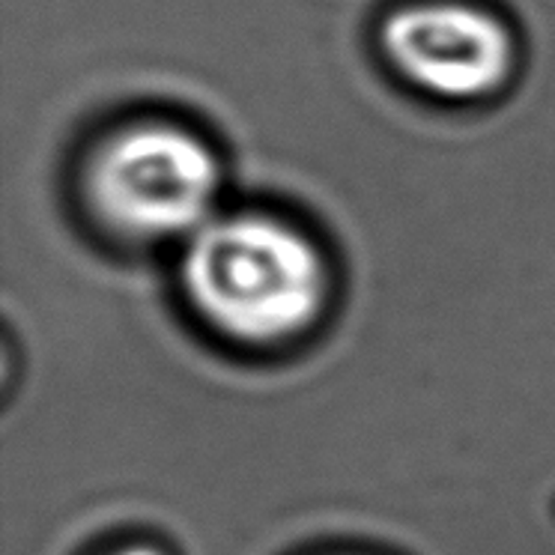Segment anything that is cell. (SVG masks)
<instances>
[{
	"mask_svg": "<svg viewBox=\"0 0 555 555\" xmlns=\"http://www.w3.org/2000/svg\"><path fill=\"white\" fill-rule=\"evenodd\" d=\"M182 284L230 338L278 344L314 323L326 302V263L299 230L269 216H228L194 233Z\"/></svg>",
	"mask_w": 555,
	"mask_h": 555,
	"instance_id": "cell-1",
	"label": "cell"
},
{
	"mask_svg": "<svg viewBox=\"0 0 555 555\" xmlns=\"http://www.w3.org/2000/svg\"><path fill=\"white\" fill-rule=\"evenodd\" d=\"M221 168L206 141L170 122H138L102 141L85 170L87 204L129 240L204 228Z\"/></svg>",
	"mask_w": 555,
	"mask_h": 555,
	"instance_id": "cell-2",
	"label": "cell"
},
{
	"mask_svg": "<svg viewBox=\"0 0 555 555\" xmlns=\"http://www.w3.org/2000/svg\"><path fill=\"white\" fill-rule=\"evenodd\" d=\"M383 49L406 81L442 99H481L505 85L514 66L507 27L469 3H412L383 25Z\"/></svg>",
	"mask_w": 555,
	"mask_h": 555,
	"instance_id": "cell-3",
	"label": "cell"
},
{
	"mask_svg": "<svg viewBox=\"0 0 555 555\" xmlns=\"http://www.w3.org/2000/svg\"><path fill=\"white\" fill-rule=\"evenodd\" d=\"M114 555H162L156 550H150V546H129V550H120V553Z\"/></svg>",
	"mask_w": 555,
	"mask_h": 555,
	"instance_id": "cell-4",
	"label": "cell"
}]
</instances>
